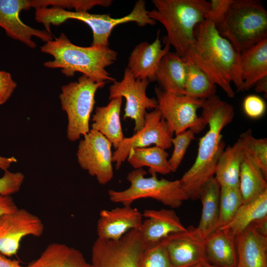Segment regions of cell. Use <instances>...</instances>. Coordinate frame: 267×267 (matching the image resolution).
Here are the masks:
<instances>
[{
  "label": "cell",
  "instance_id": "cell-45",
  "mask_svg": "<svg viewBox=\"0 0 267 267\" xmlns=\"http://www.w3.org/2000/svg\"><path fill=\"white\" fill-rule=\"evenodd\" d=\"M188 267H220L210 263L208 261L201 262Z\"/></svg>",
  "mask_w": 267,
  "mask_h": 267
},
{
  "label": "cell",
  "instance_id": "cell-6",
  "mask_svg": "<svg viewBox=\"0 0 267 267\" xmlns=\"http://www.w3.org/2000/svg\"><path fill=\"white\" fill-rule=\"evenodd\" d=\"M215 25L239 53L267 38V11L258 0H231Z\"/></svg>",
  "mask_w": 267,
  "mask_h": 267
},
{
  "label": "cell",
  "instance_id": "cell-24",
  "mask_svg": "<svg viewBox=\"0 0 267 267\" xmlns=\"http://www.w3.org/2000/svg\"><path fill=\"white\" fill-rule=\"evenodd\" d=\"M206 257L210 263L220 267H237L235 237L218 228L204 239Z\"/></svg>",
  "mask_w": 267,
  "mask_h": 267
},
{
  "label": "cell",
  "instance_id": "cell-41",
  "mask_svg": "<svg viewBox=\"0 0 267 267\" xmlns=\"http://www.w3.org/2000/svg\"><path fill=\"white\" fill-rule=\"evenodd\" d=\"M252 224L261 234L267 237V217L257 220Z\"/></svg>",
  "mask_w": 267,
  "mask_h": 267
},
{
  "label": "cell",
  "instance_id": "cell-11",
  "mask_svg": "<svg viewBox=\"0 0 267 267\" xmlns=\"http://www.w3.org/2000/svg\"><path fill=\"white\" fill-rule=\"evenodd\" d=\"M149 83L146 79H135L127 67L123 79L120 81L115 80L109 88V100L118 97L125 98L123 118L134 120V132L143 127L146 110L155 109L158 106L156 98H150L146 94Z\"/></svg>",
  "mask_w": 267,
  "mask_h": 267
},
{
  "label": "cell",
  "instance_id": "cell-9",
  "mask_svg": "<svg viewBox=\"0 0 267 267\" xmlns=\"http://www.w3.org/2000/svg\"><path fill=\"white\" fill-rule=\"evenodd\" d=\"M154 91L158 102L156 109L166 122L171 135L190 129L198 134L207 125L204 119L197 114L204 100L172 94L159 87H155Z\"/></svg>",
  "mask_w": 267,
  "mask_h": 267
},
{
  "label": "cell",
  "instance_id": "cell-44",
  "mask_svg": "<svg viewBox=\"0 0 267 267\" xmlns=\"http://www.w3.org/2000/svg\"><path fill=\"white\" fill-rule=\"evenodd\" d=\"M255 90L257 93H267V76L259 80L255 84Z\"/></svg>",
  "mask_w": 267,
  "mask_h": 267
},
{
  "label": "cell",
  "instance_id": "cell-29",
  "mask_svg": "<svg viewBox=\"0 0 267 267\" xmlns=\"http://www.w3.org/2000/svg\"><path fill=\"white\" fill-rule=\"evenodd\" d=\"M267 217V191L255 199L243 203L232 219L219 228L235 237L257 220Z\"/></svg>",
  "mask_w": 267,
  "mask_h": 267
},
{
  "label": "cell",
  "instance_id": "cell-23",
  "mask_svg": "<svg viewBox=\"0 0 267 267\" xmlns=\"http://www.w3.org/2000/svg\"><path fill=\"white\" fill-rule=\"evenodd\" d=\"M242 91L250 89L260 79L267 76V38L239 53Z\"/></svg>",
  "mask_w": 267,
  "mask_h": 267
},
{
  "label": "cell",
  "instance_id": "cell-42",
  "mask_svg": "<svg viewBox=\"0 0 267 267\" xmlns=\"http://www.w3.org/2000/svg\"><path fill=\"white\" fill-rule=\"evenodd\" d=\"M0 267H25L20 265L17 260H11L0 253Z\"/></svg>",
  "mask_w": 267,
  "mask_h": 267
},
{
  "label": "cell",
  "instance_id": "cell-34",
  "mask_svg": "<svg viewBox=\"0 0 267 267\" xmlns=\"http://www.w3.org/2000/svg\"><path fill=\"white\" fill-rule=\"evenodd\" d=\"M196 132L192 129H188L176 134L172 137V144L174 150L168 164L171 172H175L180 166L186 150L191 141L195 138Z\"/></svg>",
  "mask_w": 267,
  "mask_h": 267
},
{
  "label": "cell",
  "instance_id": "cell-36",
  "mask_svg": "<svg viewBox=\"0 0 267 267\" xmlns=\"http://www.w3.org/2000/svg\"><path fill=\"white\" fill-rule=\"evenodd\" d=\"M24 178V174L21 172L4 171L3 176L0 178V195L11 196L18 192Z\"/></svg>",
  "mask_w": 267,
  "mask_h": 267
},
{
  "label": "cell",
  "instance_id": "cell-27",
  "mask_svg": "<svg viewBox=\"0 0 267 267\" xmlns=\"http://www.w3.org/2000/svg\"><path fill=\"white\" fill-rule=\"evenodd\" d=\"M244 152L243 143L239 138L223 150L218 160L214 176L221 186H239Z\"/></svg>",
  "mask_w": 267,
  "mask_h": 267
},
{
  "label": "cell",
  "instance_id": "cell-30",
  "mask_svg": "<svg viewBox=\"0 0 267 267\" xmlns=\"http://www.w3.org/2000/svg\"><path fill=\"white\" fill-rule=\"evenodd\" d=\"M169 154L162 148L154 146L136 148L130 150L127 161L134 169L148 167L151 175H167L170 171L168 157Z\"/></svg>",
  "mask_w": 267,
  "mask_h": 267
},
{
  "label": "cell",
  "instance_id": "cell-35",
  "mask_svg": "<svg viewBox=\"0 0 267 267\" xmlns=\"http://www.w3.org/2000/svg\"><path fill=\"white\" fill-rule=\"evenodd\" d=\"M139 267H172L166 247L162 241L144 247Z\"/></svg>",
  "mask_w": 267,
  "mask_h": 267
},
{
  "label": "cell",
  "instance_id": "cell-43",
  "mask_svg": "<svg viewBox=\"0 0 267 267\" xmlns=\"http://www.w3.org/2000/svg\"><path fill=\"white\" fill-rule=\"evenodd\" d=\"M17 162L14 157H5L0 156V169L6 171L8 170L11 164Z\"/></svg>",
  "mask_w": 267,
  "mask_h": 267
},
{
  "label": "cell",
  "instance_id": "cell-8",
  "mask_svg": "<svg viewBox=\"0 0 267 267\" xmlns=\"http://www.w3.org/2000/svg\"><path fill=\"white\" fill-rule=\"evenodd\" d=\"M106 84L82 75L77 81L61 87L59 98L61 108L67 116L66 137L69 141H75L89 132L96 92Z\"/></svg>",
  "mask_w": 267,
  "mask_h": 267
},
{
  "label": "cell",
  "instance_id": "cell-25",
  "mask_svg": "<svg viewBox=\"0 0 267 267\" xmlns=\"http://www.w3.org/2000/svg\"><path fill=\"white\" fill-rule=\"evenodd\" d=\"M25 267H92L79 250L65 244H49L35 261Z\"/></svg>",
  "mask_w": 267,
  "mask_h": 267
},
{
  "label": "cell",
  "instance_id": "cell-15",
  "mask_svg": "<svg viewBox=\"0 0 267 267\" xmlns=\"http://www.w3.org/2000/svg\"><path fill=\"white\" fill-rule=\"evenodd\" d=\"M204 239L197 227L191 225L184 231L169 235L162 241L172 267H188L208 261Z\"/></svg>",
  "mask_w": 267,
  "mask_h": 267
},
{
  "label": "cell",
  "instance_id": "cell-5",
  "mask_svg": "<svg viewBox=\"0 0 267 267\" xmlns=\"http://www.w3.org/2000/svg\"><path fill=\"white\" fill-rule=\"evenodd\" d=\"M35 19L50 32L51 25L59 26L68 19H76L87 24L92 32L91 45L108 47L109 38L113 29L119 24L135 22L137 26L154 25L156 21L148 16L145 1L137 0L132 11L120 18H113L110 14H92L88 11H75L59 7L38 8L35 9Z\"/></svg>",
  "mask_w": 267,
  "mask_h": 267
},
{
  "label": "cell",
  "instance_id": "cell-18",
  "mask_svg": "<svg viewBox=\"0 0 267 267\" xmlns=\"http://www.w3.org/2000/svg\"><path fill=\"white\" fill-rule=\"evenodd\" d=\"M146 220L139 230L144 247L156 245L169 235L184 231L186 227L173 209H147L142 213Z\"/></svg>",
  "mask_w": 267,
  "mask_h": 267
},
{
  "label": "cell",
  "instance_id": "cell-22",
  "mask_svg": "<svg viewBox=\"0 0 267 267\" xmlns=\"http://www.w3.org/2000/svg\"><path fill=\"white\" fill-rule=\"evenodd\" d=\"M122 97L110 100L105 106L97 107L92 116L91 129L103 134L116 149L124 138L120 121Z\"/></svg>",
  "mask_w": 267,
  "mask_h": 267
},
{
  "label": "cell",
  "instance_id": "cell-26",
  "mask_svg": "<svg viewBox=\"0 0 267 267\" xmlns=\"http://www.w3.org/2000/svg\"><path fill=\"white\" fill-rule=\"evenodd\" d=\"M221 186L215 177L204 186L199 199L202 209L197 230L205 239L218 228Z\"/></svg>",
  "mask_w": 267,
  "mask_h": 267
},
{
  "label": "cell",
  "instance_id": "cell-40",
  "mask_svg": "<svg viewBox=\"0 0 267 267\" xmlns=\"http://www.w3.org/2000/svg\"><path fill=\"white\" fill-rule=\"evenodd\" d=\"M18 208L11 196L0 195V216L13 212Z\"/></svg>",
  "mask_w": 267,
  "mask_h": 267
},
{
  "label": "cell",
  "instance_id": "cell-33",
  "mask_svg": "<svg viewBox=\"0 0 267 267\" xmlns=\"http://www.w3.org/2000/svg\"><path fill=\"white\" fill-rule=\"evenodd\" d=\"M267 178V139L255 137L250 129L241 133L238 138Z\"/></svg>",
  "mask_w": 267,
  "mask_h": 267
},
{
  "label": "cell",
  "instance_id": "cell-3",
  "mask_svg": "<svg viewBox=\"0 0 267 267\" xmlns=\"http://www.w3.org/2000/svg\"><path fill=\"white\" fill-rule=\"evenodd\" d=\"M40 49L42 52L53 57V60L45 62L44 66L60 69L66 77H72L76 72H79L98 83L115 81L106 68L116 61L118 53L109 46H80L73 44L62 33L59 37L45 43Z\"/></svg>",
  "mask_w": 267,
  "mask_h": 267
},
{
  "label": "cell",
  "instance_id": "cell-21",
  "mask_svg": "<svg viewBox=\"0 0 267 267\" xmlns=\"http://www.w3.org/2000/svg\"><path fill=\"white\" fill-rule=\"evenodd\" d=\"M187 74L186 60L175 52L169 51L161 59L155 74V81L165 91L185 95Z\"/></svg>",
  "mask_w": 267,
  "mask_h": 267
},
{
  "label": "cell",
  "instance_id": "cell-12",
  "mask_svg": "<svg viewBox=\"0 0 267 267\" xmlns=\"http://www.w3.org/2000/svg\"><path fill=\"white\" fill-rule=\"evenodd\" d=\"M112 146L103 134L91 129L78 146L76 155L80 166L102 185L108 183L113 177Z\"/></svg>",
  "mask_w": 267,
  "mask_h": 267
},
{
  "label": "cell",
  "instance_id": "cell-16",
  "mask_svg": "<svg viewBox=\"0 0 267 267\" xmlns=\"http://www.w3.org/2000/svg\"><path fill=\"white\" fill-rule=\"evenodd\" d=\"M30 9L29 0H0V27L9 37L34 48L37 44L32 40L33 37L45 43L53 38L51 33L34 28L21 21L20 12Z\"/></svg>",
  "mask_w": 267,
  "mask_h": 267
},
{
  "label": "cell",
  "instance_id": "cell-20",
  "mask_svg": "<svg viewBox=\"0 0 267 267\" xmlns=\"http://www.w3.org/2000/svg\"><path fill=\"white\" fill-rule=\"evenodd\" d=\"M237 267H267V237L251 224L235 237Z\"/></svg>",
  "mask_w": 267,
  "mask_h": 267
},
{
  "label": "cell",
  "instance_id": "cell-17",
  "mask_svg": "<svg viewBox=\"0 0 267 267\" xmlns=\"http://www.w3.org/2000/svg\"><path fill=\"white\" fill-rule=\"evenodd\" d=\"M142 221V213L131 206L102 210L96 225L97 238L118 240L131 230H139Z\"/></svg>",
  "mask_w": 267,
  "mask_h": 267
},
{
  "label": "cell",
  "instance_id": "cell-32",
  "mask_svg": "<svg viewBox=\"0 0 267 267\" xmlns=\"http://www.w3.org/2000/svg\"><path fill=\"white\" fill-rule=\"evenodd\" d=\"M243 203L239 186H221L218 228L230 222Z\"/></svg>",
  "mask_w": 267,
  "mask_h": 267
},
{
  "label": "cell",
  "instance_id": "cell-1",
  "mask_svg": "<svg viewBox=\"0 0 267 267\" xmlns=\"http://www.w3.org/2000/svg\"><path fill=\"white\" fill-rule=\"evenodd\" d=\"M194 41L184 56L202 70L224 91L233 97V83L237 91H242L239 53L218 32L215 22L208 18L195 28Z\"/></svg>",
  "mask_w": 267,
  "mask_h": 267
},
{
  "label": "cell",
  "instance_id": "cell-37",
  "mask_svg": "<svg viewBox=\"0 0 267 267\" xmlns=\"http://www.w3.org/2000/svg\"><path fill=\"white\" fill-rule=\"evenodd\" d=\"M243 108L245 114L249 118L257 119L265 114L266 105L261 97L252 94L247 96L244 98Z\"/></svg>",
  "mask_w": 267,
  "mask_h": 267
},
{
  "label": "cell",
  "instance_id": "cell-7",
  "mask_svg": "<svg viewBox=\"0 0 267 267\" xmlns=\"http://www.w3.org/2000/svg\"><path fill=\"white\" fill-rule=\"evenodd\" d=\"M146 174L143 168L134 169L130 172L127 177L130 186L122 191L109 190L110 201L131 206L136 200L150 198L175 209L181 206L184 201L189 199L179 180L158 179L156 175L146 178Z\"/></svg>",
  "mask_w": 267,
  "mask_h": 267
},
{
  "label": "cell",
  "instance_id": "cell-19",
  "mask_svg": "<svg viewBox=\"0 0 267 267\" xmlns=\"http://www.w3.org/2000/svg\"><path fill=\"white\" fill-rule=\"evenodd\" d=\"M159 30L155 40L149 44L143 42L137 45L131 52L128 59L127 68L135 79L155 81V74L160 61L167 53L171 45L165 44L164 48L159 38Z\"/></svg>",
  "mask_w": 267,
  "mask_h": 267
},
{
  "label": "cell",
  "instance_id": "cell-14",
  "mask_svg": "<svg viewBox=\"0 0 267 267\" xmlns=\"http://www.w3.org/2000/svg\"><path fill=\"white\" fill-rule=\"evenodd\" d=\"M44 225L37 216L23 208L0 216V253L7 257L18 251L22 239L40 237Z\"/></svg>",
  "mask_w": 267,
  "mask_h": 267
},
{
  "label": "cell",
  "instance_id": "cell-2",
  "mask_svg": "<svg viewBox=\"0 0 267 267\" xmlns=\"http://www.w3.org/2000/svg\"><path fill=\"white\" fill-rule=\"evenodd\" d=\"M202 108L201 117L209 130L200 139L194 163L179 179L188 198L192 200L199 199L205 184L214 177L218 160L225 147L221 133L234 116L233 106L216 94L204 100Z\"/></svg>",
  "mask_w": 267,
  "mask_h": 267
},
{
  "label": "cell",
  "instance_id": "cell-10",
  "mask_svg": "<svg viewBox=\"0 0 267 267\" xmlns=\"http://www.w3.org/2000/svg\"><path fill=\"white\" fill-rule=\"evenodd\" d=\"M144 244L139 230L133 229L118 240L97 238L91 248L92 267H139Z\"/></svg>",
  "mask_w": 267,
  "mask_h": 267
},
{
  "label": "cell",
  "instance_id": "cell-31",
  "mask_svg": "<svg viewBox=\"0 0 267 267\" xmlns=\"http://www.w3.org/2000/svg\"><path fill=\"white\" fill-rule=\"evenodd\" d=\"M185 60L187 74L185 95L203 100L216 95L217 85L199 67L190 60Z\"/></svg>",
  "mask_w": 267,
  "mask_h": 267
},
{
  "label": "cell",
  "instance_id": "cell-13",
  "mask_svg": "<svg viewBox=\"0 0 267 267\" xmlns=\"http://www.w3.org/2000/svg\"><path fill=\"white\" fill-rule=\"evenodd\" d=\"M143 127L130 137H125L113 153L112 162L118 170L127 159L130 150L136 148L147 147L154 144L166 150L172 146L173 136L160 111L154 109L145 115Z\"/></svg>",
  "mask_w": 267,
  "mask_h": 267
},
{
  "label": "cell",
  "instance_id": "cell-38",
  "mask_svg": "<svg viewBox=\"0 0 267 267\" xmlns=\"http://www.w3.org/2000/svg\"><path fill=\"white\" fill-rule=\"evenodd\" d=\"M17 86L16 82L9 73L0 71V105L10 98Z\"/></svg>",
  "mask_w": 267,
  "mask_h": 267
},
{
  "label": "cell",
  "instance_id": "cell-4",
  "mask_svg": "<svg viewBox=\"0 0 267 267\" xmlns=\"http://www.w3.org/2000/svg\"><path fill=\"white\" fill-rule=\"evenodd\" d=\"M154 8L148 11L151 19L161 23L167 36L164 44L173 46L184 57L194 41L196 27L203 22L210 9L205 0H153Z\"/></svg>",
  "mask_w": 267,
  "mask_h": 267
},
{
  "label": "cell",
  "instance_id": "cell-39",
  "mask_svg": "<svg viewBox=\"0 0 267 267\" xmlns=\"http://www.w3.org/2000/svg\"><path fill=\"white\" fill-rule=\"evenodd\" d=\"M231 1V0H212L205 19H210L216 24L225 13Z\"/></svg>",
  "mask_w": 267,
  "mask_h": 267
},
{
  "label": "cell",
  "instance_id": "cell-28",
  "mask_svg": "<svg viewBox=\"0 0 267 267\" xmlns=\"http://www.w3.org/2000/svg\"><path fill=\"white\" fill-rule=\"evenodd\" d=\"M244 150L240 170L239 185L243 203L255 199L267 191V178L244 148Z\"/></svg>",
  "mask_w": 267,
  "mask_h": 267
}]
</instances>
